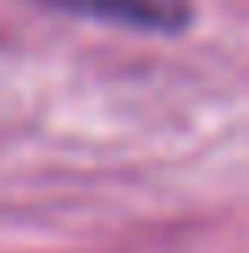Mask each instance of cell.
<instances>
[{"label": "cell", "instance_id": "6da1fadb", "mask_svg": "<svg viewBox=\"0 0 249 253\" xmlns=\"http://www.w3.org/2000/svg\"><path fill=\"white\" fill-rule=\"evenodd\" d=\"M40 4L98 22H120L134 31H156V36H178L192 27V0H40Z\"/></svg>", "mask_w": 249, "mask_h": 253}]
</instances>
